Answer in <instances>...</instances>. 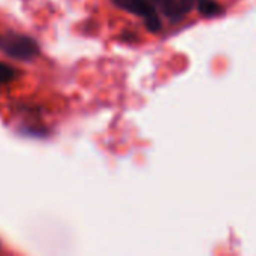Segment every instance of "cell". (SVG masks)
<instances>
[{
  "mask_svg": "<svg viewBox=\"0 0 256 256\" xmlns=\"http://www.w3.org/2000/svg\"><path fill=\"white\" fill-rule=\"evenodd\" d=\"M0 51L15 60L28 62L39 54V45L30 36L6 32L0 34Z\"/></svg>",
  "mask_w": 256,
  "mask_h": 256,
  "instance_id": "obj_1",
  "label": "cell"
},
{
  "mask_svg": "<svg viewBox=\"0 0 256 256\" xmlns=\"http://www.w3.org/2000/svg\"><path fill=\"white\" fill-rule=\"evenodd\" d=\"M112 3L130 14L144 18L146 28L152 33H158L162 30V21L158 14V9L150 0H112Z\"/></svg>",
  "mask_w": 256,
  "mask_h": 256,
  "instance_id": "obj_2",
  "label": "cell"
},
{
  "mask_svg": "<svg viewBox=\"0 0 256 256\" xmlns=\"http://www.w3.org/2000/svg\"><path fill=\"white\" fill-rule=\"evenodd\" d=\"M195 6L198 8L200 14L207 18H214L225 14V8L218 0H198Z\"/></svg>",
  "mask_w": 256,
  "mask_h": 256,
  "instance_id": "obj_3",
  "label": "cell"
},
{
  "mask_svg": "<svg viewBox=\"0 0 256 256\" xmlns=\"http://www.w3.org/2000/svg\"><path fill=\"white\" fill-rule=\"evenodd\" d=\"M196 2H198V0H176V3H174V6H172V10H171V14L168 15V18H170L171 21H174V22L183 20V18L195 8Z\"/></svg>",
  "mask_w": 256,
  "mask_h": 256,
  "instance_id": "obj_4",
  "label": "cell"
},
{
  "mask_svg": "<svg viewBox=\"0 0 256 256\" xmlns=\"http://www.w3.org/2000/svg\"><path fill=\"white\" fill-rule=\"evenodd\" d=\"M16 75H18V72L15 68L0 62V84H8V82L14 81L16 78Z\"/></svg>",
  "mask_w": 256,
  "mask_h": 256,
  "instance_id": "obj_5",
  "label": "cell"
},
{
  "mask_svg": "<svg viewBox=\"0 0 256 256\" xmlns=\"http://www.w3.org/2000/svg\"><path fill=\"white\" fill-rule=\"evenodd\" d=\"M150 2L154 3V4H158V6L164 10L165 16H168V15L171 14L172 6H174V3H176V0H150Z\"/></svg>",
  "mask_w": 256,
  "mask_h": 256,
  "instance_id": "obj_6",
  "label": "cell"
}]
</instances>
